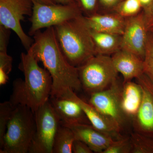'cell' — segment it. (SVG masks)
I'll return each mask as SVG.
<instances>
[{
  "label": "cell",
  "mask_w": 153,
  "mask_h": 153,
  "mask_svg": "<svg viewBox=\"0 0 153 153\" xmlns=\"http://www.w3.org/2000/svg\"><path fill=\"white\" fill-rule=\"evenodd\" d=\"M121 97V107L128 120L136 115L140 109L143 97L141 86L138 83L132 81L123 83Z\"/></svg>",
  "instance_id": "cell-17"
},
{
  "label": "cell",
  "mask_w": 153,
  "mask_h": 153,
  "mask_svg": "<svg viewBox=\"0 0 153 153\" xmlns=\"http://www.w3.org/2000/svg\"><path fill=\"white\" fill-rule=\"evenodd\" d=\"M111 57L117 71L123 76V83L132 81L144 74L143 61L135 54L121 49Z\"/></svg>",
  "instance_id": "cell-15"
},
{
  "label": "cell",
  "mask_w": 153,
  "mask_h": 153,
  "mask_svg": "<svg viewBox=\"0 0 153 153\" xmlns=\"http://www.w3.org/2000/svg\"><path fill=\"white\" fill-rule=\"evenodd\" d=\"M11 30L0 25V52H7Z\"/></svg>",
  "instance_id": "cell-28"
},
{
  "label": "cell",
  "mask_w": 153,
  "mask_h": 153,
  "mask_svg": "<svg viewBox=\"0 0 153 153\" xmlns=\"http://www.w3.org/2000/svg\"><path fill=\"white\" fill-rule=\"evenodd\" d=\"M32 0H0V25L13 31L27 51L34 40L24 32L21 22L33 13Z\"/></svg>",
  "instance_id": "cell-8"
},
{
  "label": "cell",
  "mask_w": 153,
  "mask_h": 153,
  "mask_svg": "<svg viewBox=\"0 0 153 153\" xmlns=\"http://www.w3.org/2000/svg\"><path fill=\"white\" fill-rule=\"evenodd\" d=\"M53 1L56 4H60L70 5L76 4L75 0H53Z\"/></svg>",
  "instance_id": "cell-32"
},
{
  "label": "cell",
  "mask_w": 153,
  "mask_h": 153,
  "mask_svg": "<svg viewBox=\"0 0 153 153\" xmlns=\"http://www.w3.org/2000/svg\"><path fill=\"white\" fill-rule=\"evenodd\" d=\"M72 152L74 153H92L93 151L85 143L75 139L72 146Z\"/></svg>",
  "instance_id": "cell-29"
},
{
  "label": "cell",
  "mask_w": 153,
  "mask_h": 153,
  "mask_svg": "<svg viewBox=\"0 0 153 153\" xmlns=\"http://www.w3.org/2000/svg\"><path fill=\"white\" fill-rule=\"evenodd\" d=\"M143 61L144 74L153 83V32H149L148 34Z\"/></svg>",
  "instance_id": "cell-22"
},
{
  "label": "cell",
  "mask_w": 153,
  "mask_h": 153,
  "mask_svg": "<svg viewBox=\"0 0 153 153\" xmlns=\"http://www.w3.org/2000/svg\"><path fill=\"white\" fill-rule=\"evenodd\" d=\"M65 126L71 129L76 139L85 143L93 152L102 153L115 140L112 137L99 131L91 124Z\"/></svg>",
  "instance_id": "cell-14"
},
{
  "label": "cell",
  "mask_w": 153,
  "mask_h": 153,
  "mask_svg": "<svg viewBox=\"0 0 153 153\" xmlns=\"http://www.w3.org/2000/svg\"><path fill=\"white\" fill-rule=\"evenodd\" d=\"M33 13L30 18L31 26L29 34L33 36L41 29L54 27L64 22L82 16L76 4H46L32 0Z\"/></svg>",
  "instance_id": "cell-7"
},
{
  "label": "cell",
  "mask_w": 153,
  "mask_h": 153,
  "mask_svg": "<svg viewBox=\"0 0 153 153\" xmlns=\"http://www.w3.org/2000/svg\"><path fill=\"white\" fill-rule=\"evenodd\" d=\"M54 27L60 49L72 66L79 67L96 55L91 30L83 15Z\"/></svg>",
  "instance_id": "cell-3"
},
{
  "label": "cell",
  "mask_w": 153,
  "mask_h": 153,
  "mask_svg": "<svg viewBox=\"0 0 153 153\" xmlns=\"http://www.w3.org/2000/svg\"><path fill=\"white\" fill-rule=\"evenodd\" d=\"M84 17L91 31L121 36L123 34L126 19L115 12L98 13L91 16Z\"/></svg>",
  "instance_id": "cell-16"
},
{
  "label": "cell",
  "mask_w": 153,
  "mask_h": 153,
  "mask_svg": "<svg viewBox=\"0 0 153 153\" xmlns=\"http://www.w3.org/2000/svg\"><path fill=\"white\" fill-rule=\"evenodd\" d=\"M136 79L142 88L143 97L133 126L135 132L153 137V83L145 74Z\"/></svg>",
  "instance_id": "cell-11"
},
{
  "label": "cell",
  "mask_w": 153,
  "mask_h": 153,
  "mask_svg": "<svg viewBox=\"0 0 153 153\" xmlns=\"http://www.w3.org/2000/svg\"><path fill=\"white\" fill-rule=\"evenodd\" d=\"M122 0H99V10L98 13H110L113 12L118 4Z\"/></svg>",
  "instance_id": "cell-27"
},
{
  "label": "cell",
  "mask_w": 153,
  "mask_h": 153,
  "mask_svg": "<svg viewBox=\"0 0 153 153\" xmlns=\"http://www.w3.org/2000/svg\"><path fill=\"white\" fill-rule=\"evenodd\" d=\"M49 101L63 124H91L82 107L74 100L59 94L51 96Z\"/></svg>",
  "instance_id": "cell-13"
},
{
  "label": "cell",
  "mask_w": 153,
  "mask_h": 153,
  "mask_svg": "<svg viewBox=\"0 0 153 153\" xmlns=\"http://www.w3.org/2000/svg\"><path fill=\"white\" fill-rule=\"evenodd\" d=\"M143 11L140 0H122L118 4L113 12L126 19L135 16Z\"/></svg>",
  "instance_id": "cell-21"
},
{
  "label": "cell",
  "mask_w": 153,
  "mask_h": 153,
  "mask_svg": "<svg viewBox=\"0 0 153 153\" xmlns=\"http://www.w3.org/2000/svg\"><path fill=\"white\" fill-rule=\"evenodd\" d=\"M13 60L7 52H0V73L9 75L12 71Z\"/></svg>",
  "instance_id": "cell-26"
},
{
  "label": "cell",
  "mask_w": 153,
  "mask_h": 153,
  "mask_svg": "<svg viewBox=\"0 0 153 153\" xmlns=\"http://www.w3.org/2000/svg\"><path fill=\"white\" fill-rule=\"evenodd\" d=\"M75 2L84 16H91L98 13L99 0H75Z\"/></svg>",
  "instance_id": "cell-25"
},
{
  "label": "cell",
  "mask_w": 153,
  "mask_h": 153,
  "mask_svg": "<svg viewBox=\"0 0 153 153\" xmlns=\"http://www.w3.org/2000/svg\"><path fill=\"white\" fill-rule=\"evenodd\" d=\"M39 2L42 3V4H56L53 0H36Z\"/></svg>",
  "instance_id": "cell-33"
},
{
  "label": "cell",
  "mask_w": 153,
  "mask_h": 153,
  "mask_svg": "<svg viewBox=\"0 0 153 153\" xmlns=\"http://www.w3.org/2000/svg\"><path fill=\"white\" fill-rule=\"evenodd\" d=\"M61 94L77 102L82 107L91 125L108 135L114 140L122 138L120 132L122 128L111 119L102 114L88 102H86L77 96L74 91L70 88L63 89L57 94Z\"/></svg>",
  "instance_id": "cell-12"
},
{
  "label": "cell",
  "mask_w": 153,
  "mask_h": 153,
  "mask_svg": "<svg viewBox=\"0 0 153 153\" xmlns=\"http://www.w3.org/2000/svg\"><path fill=\"white\" fill-rule=\"evenodd\" d=\"M122 84L117 79L106 89L90 94L88 102L121 128L128 120L121 107Z\"/></svg>",
  "instance_id": "cell-9"
},
{
  "label": "cell",
  "mask_w": 153,
  "mask_h": 153,
  "mask_svg": "<svg viewBox=\"0 0 153 153\" xmlns=\"http://www.w3.org/2000/svg\"><path fill=\"white\" fill-rule=\"evenodd\" d=\"M77 68L82 89L90 95L106 89L118 79L119 73L109 55H94Z\"/></svg>",
  "instance_id": "cell-5"
},
{
  "label": "cell",
  "mask_w": 153,
  "mask_h": 153,
  "mask_svg": "<svg viewBox=\"0 0 153 153\" xmlns=\"http://www.w3.org/2000/svg\"><path fill=\"white\" fill-rule=\"evenodd\" d=\"M149 33L143 11L135 16L126 18L122 35L121 49L135 54L143 60Z\"/></svg>",
  "instance_id": "cell-10"
},
{
  "label": "cell",
  "mask_w": 153,
  "mask_h": 153,
  "mask_svg": "<svg viewBox=\"0 0 153 153\" xmlns=\"http://www.w3.org/2000/svg\"><path fill=\"white\" fill-rule=\"evenodd\" d=\"M34 42L28 50L37 60L43 63L52 77L51 96L63 89L70 88L74 91L82 89L77 67L72 66L66 60L57 41L54 27L41 30L34 36Z\"/></svg>",
  "instance_id": "cell-1"
},
{
  "label": "cell",
  "mask_w": 153,
  "mask_h": 153,
  "mask_svg": "<svg viewBox=\"0 0 153 153\" xmlns=\"http://www.w3.org/2000/svg\"><path fill=\"white\" fill-rule=\"evenodd\" d=\"M143 12L148 30L149 32H153V4Z\"/></svg>",
  "instance_id": "cell-30"
},
{
  "label": "cell",
  "mask_w": 153,
  "mask_h": 153,
  "mask_svg": "<svg viewBox=\"0 0 153 153\" xmlns=\"http://www.w3.org/2000/svg\"><path fill=\"white\" fill-rule=\"evenodd\" d=\"M96 55H112L121 49L122 36L91 30Z\"/></svg>",
  "instance_id": "cell-18"
},
{
  "label": "cell",
  "mask_w": 153,
  "mask_h": 153,
  "mask_svg": "<svg viewBox=\"0 0 153 153\" xmlns=\"http://www.w3.org/2000/svg\"><path fill=\"white\" fill-rule=\"evenodd\" d=\"M131 153H153V137L135 132L129 137Z\"/></svg>",
  "instance_id": "cell-20"
},
{
  "label": "cell",
  "mask_w": 153,
  "mask_h": 153,
  "mask_svg": "<svg viewBox=\"0 0 153 153\" xmlns=\"http://www.w3.org/2000/svg\"><path fill=\"white\" fill-rule=\"evenodd\" d=\"M36 128L29 153H52L60 120L48 100L34 112Z\"/></svg>",
  "instance_id": "cell-6"
},
{
  "label": "cell",
  "mask_w": 153,
  "mask_h": 153,
  "mask_svg": "<svg viewBox=\"0 0 153 153\" xmlns=\"http://www.w3.org/2000/svg\"><path fill=\"white\" fill-rule=\"evenodd\" d=\"M36 128L33 110L27 105H17L12 112L0 144V153H29Z\"/></svg>",
  "instance_id": "cell-4"
},
{
  "label": "cell",
  "mask_w": 153,
  "mask_h": 153,
  "mask_svg": "<svg viewBox=\"0 0 153 153\" xmlns=\"http://www.w3.org/2000/svg\"><path fill=\"white\" fill-rule=\"evenodd\" d=\"M131 144L129 137L115 140L102 153H131Z\"/></svg>",
  "instance_id": "cell-24"
},
{
  "label": "cell",
  "mask_w": 153,
  "mask_h": 153,
  "mask_svg": "<svg viewBox=\"0 0 153 153\" xmlns=\"http://www.w3.org/2000/svg\"><path fill=\"white\" fill-rule=\"evenodd\" d=\"M75 139L71 128L61 123L57 130L53 143L52 153H72Z\"/></svg>",
  "instance_id": "cell-19"
},
{
  "label": "cell",
  "mask_w": 153,
  "mask_h": 153,
  "mask_svg": "<svg viewBox=\"0 0 153 153\" xmlns=\"http://www.w3.org/2000/svg\"><path fill=\"white\" fill-rule=\"evenodd\" d=\"M16 107L10 100L0 104V144L2 143L7 130V126Z\"/></svg>",
  "instance_id": "cell-23"
},
{
  "label": "cell",
  "mask_w": 153,
  "mask_h": 153,
  "mask_svg": "<svg viewBox=\"0 0 153 153\" xmlns=\"http://www.w3.org/2000/svg\"><path fill=\"white\" fill-rule=\"evenodd\" d=\"M143 11L146 10L153 4V0H140Z\"/></svg>",
  "instance_id": "cell-31"
},
{
  "label": "cell",
  "mask_w": 153,
  "mask_h": 153,
  "mask_svg": "<svg viewBox=\"0 0 153 153\" xmlns=\"http://www.w3.org/2000/svg\"><path fill=\"white\" fill-rule=\"evenodd\" d=\"M19 68L24 80L16 79L10 101L14 106L24 105L35 112L49 100L52 90V79L49 71L38 65V61L30 52L22 53Z\"/></svg>",
  "instance_id": "cell-2"
}]
</instances>
